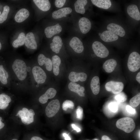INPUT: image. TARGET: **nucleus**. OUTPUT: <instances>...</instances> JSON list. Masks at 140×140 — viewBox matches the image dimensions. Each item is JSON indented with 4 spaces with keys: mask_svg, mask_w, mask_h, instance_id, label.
<instances>
[{
    "mask_svg": "<svg viewBox=\"0 0 140 140\" xmlns=\"http://www.w3.org/2000/svg\"><path fill=\"white\" fill-rule=\"evenodd\" d=\"M12 67L19 80H23L25 79L27 74V67L24 61L20 59H16L13 64Z\"/></svg>",
    "mask_w": 140,
    "mask_h": 140,
    "instance_id": "f257e3e1",
    "label": "nucleus"
},
{
    "mask_svg": "<svg viewBox=\"0 0 140 140\" xmlns=\"http://www.w3.org/2000/svg\"><path fill=\"white\" fill-rule=\"evenodd\" d=\"M116 125L118 128L127 133L132 132L135 126L133 119L129 117H124L118 120L116 122Z\"/></svg>",
    "mask_w": 140,
    "mask_h": 140,
    "instance_id": "f03ea898",
    "label": "nucleus"
},
{
    "mask_svg": "<svg viewBox=\"0 0 140 140\" xmlns=\"http://www.w3.org/2000/svg\"><path fill=\"white\" fill-rule=\"evenodd\" d=\"M34 115L35 113L33 109L29 110L25 107L22 110H19L17 115L20 118L22 123L26 125L30 124L33 122Z\"/></svg>",
    "mask_w": 140,
    "mask_h": 140,
    "instance_id": "7ed1b4c3",
    "label": "nucleus"
},
{
    "mask_svg": "<svg viewBox=\"0 0 140 140\" xmlns=\"http://www.w3.org/2000/svg\"><path fill=\"white\" fill-rule=\"evenodd\" d=\"M127 66L129 70L135 72L140 67V55L137 52H134L129 55L128 60Z\"/></svg>",
    "mask_w": 140,
    "mask_h": 140,
    "instance_id": "20e7f679",
    "label": "nucleus"
},
{
    "mask_svg": "<svg viewBox=\"0 0 140 140\" xmlns=\"http://www.w3.org/2000/svg\"><path fill=\"white\" fill-rule=\"evenodd\" d=\"M93 50L97 57L104 58L107 57L109 54V51L105 46L98 41L94 42L92 45Z\"/></svg>",
    "mask_w": 140,
    "mask_h": 140,
    "instance_id": "39448f33",
    "label": "nucleus"
},
{
    "mask_svg": "<svg viewBox=\"0 0 140 140\" xmlns=\"http://www.w3.org/2000/svg\"><path fill=\"white\" fill-rule=\"evenodd\" d=\"M60 103L58 99L53 100L50 102L46 107L45 113L48 117L54 116L58 111L60 108Z\"/></svg>",
    "mask_w": 140,
    "mask_h": 140,
    "instance_id": "423d86ee",
    "label": "nucleus"
},
{
    "mask_svg": "<svg viewBox=\"0 0 140 140\" xmlns=\"http://www.w3.org/2000/svg\"><path fill=\"white\" fill-rule=\"evenodd\" d=\"M105 87L107 91L116 94L122 91L124 85L121 82L110 81L106 83Z\"/></svg>",
    "mask_w": 140,
    "mask_h": 140,
    "instance_id": "0eeeda50",
    "label": "nucleus"
},
{
    "mask_svg": "<svg viewBox=\"0 0 140 140\" xmlns=\"http://www.w3.org/2000/svg\"><path fill=\"white\" fill-rule=\"evenodd\" d=\"M32 72L34 80L38 84H42L45 82L46 75L40 67L38 66H34L32 68Z\"/></svg>",
    "mask_w": 140,
    "mask_h": 140,
    "instance_id": "6e6552de",
    "label": "nucleus"
},
{
    "mask_svg": "<svg viewBox=\"0 0 140 140\" xmlns=\"http://www.w3.org/2000/svg\"><path fill=\"white\" fill-rule=\"evenodd\" d=\"M69 44L74 51L77 53H81L83 51L84 47L82 43L76 37L72 38L70 41Z\"/></svg>",
    "mask_w": 140,
    "mask_h": 140,
    "instance_id": "1a4fd4ad",
    "label": "nucleus"
},
{
    "mask_svg": "<svg viewBox=\"0 0 140 140\" xmlns=\"http://www.w3.org/2000/svg\"><path fill=\"white\" fill-rule=\"evenodd\" d=\"M62 30L61 26L58 23L54 25L47 27L45 29L44 32L46 37L50 38L54 35L60 33Z\"/></svg>",
    "mask_w": 140,
    "mask_h": 140,
    "instance_id": "9d476101",
    "label": "nucleus"
},
{
    "mask_svg": "<svg viewBox=\"0 0 140 140\" xmlns=\"http://www.w3.org/2000/svg\"><path fill=\"white\" fill-rule=\"evenodd\" d=\"M79 25L81 31L84 34L88 33L91 27L90 21L87 18L85 17L80 18L79 21Z\"/></svg>",
    "mask_w": 140,
    "mask_h": 140,
    "instance_id": "9b49d317",
    "label": "nucleus"
},
{
    "mask_svg": "<svg viewBox=\"0 0 140 140\" xmlns=\"http://www.w3.org/2000/svg\"><path fill=\"white\" fill-rule=\"evenodd\" d=\"M107 28L108 31L121 37H123L125 35V32L124 29L116 24L110 23L107 25Z\"/></svg>",
    "mask_w": 140,
    "mask_h": 140,
    "instance_id": "f8f14e48",
    "label": "nucleus"
},
{
    "mask_svg": "<svg viewBox=\"0 0 140 140\" xmlns=\"http://www.w3.org/2000/svg\"><path fill=\"white\" fill-rule=\"evenodd\" d=\"M25 46L28 48L36 50L37 48V45L34 36L32 32L27 33L25 36Z\"/></svg>",
    "mask_w": 140,
    "mask_h": 140,
    "instance_id": "ddd939ff",
    "label": "nucleus"
},
{
    "mask_svg": "<svg viewBox=\"0 0 140 140\" xmlns=\"http://www.w3.org/2000/svg\"><path fill=\"white\" fill-rule=\"evenodd\" d=\"M57 93L56 90L54 88H50L48 89L45 93L41 95L39 99V102L42 104L46 103L49 99L53 98Z\"/></svg>",
    "mask_w": 140,
    "mask_h": 140,
    "instance_id": "4468645a",
    "label": "nucleus"
},
{
    "mask_svg": "<svg viewBox=\"0 0 140 140\" xmlns=\"http://www.w3.org/2000/svg\"><path fill=\"white\" fill-rule=\"evenodd\" d=\"M68 78L69 80L72 82H75L79 81L82 82L86 80L87 75L83 72L77 73L72 72L70 73Z\"/></svg>",
    "mask_w": 140,
    "mask_h": 140,
    "instance_id": "2eb2a0df",
    "label": "nucleus"
},
{
    "mask_svg": "<svg viewBox=\"0 0 140 140\" xmlns=\"http://www.w3.org/2000/svg\"><path fill=\"white\" fill-rule=\"evenodd\" d=\"M52 41L53 42L50 44V48L53 52L58 53L63 44L62 40L59 36H56L53 37Z\"/></svg>",
    "mask_w": 140,
    "mask_h": 140,
    "instance_id": "dca6fc26",
    "label": "nucleus"
},
{
    "mask_svg": "<svg viewBox=\"0 0 140 140\" xmlns=\"http://www.w3.org/2000/svg\"><path fill=\"white\" fill-rule=\"evenodd\" d=\"M39 64L42 66L45 64L46 69L50 71L52 69V65L51 60L48 58H46L43 54H39L38 58Z\"/></svg>",
    "mask_w": 140,
    "mask_h": 140,
    "instance_id": "f3484780",
    "label": "nucleus"
},
{
    "mask_svg": "<svg viewBox=\"0 0 140 140\" xmlns=\"http://www.w3.org/2000/svg\"><path fill=\"white\" fill-rule=\"evenodd\" d=\"M72 11V9L69 7L63 8L54 11L52 13V17L55 19L66 17L67 15L70 14Z\"/></svg>",
    "mask_w": 140,
    "mask_h": 140,
    "instance_id": "a211bd4d",
    "label": "nucleus"
},
{
    "mask_svg": "<svg viewBox=\"0 0 140 140\" xmlns=\"http://www.w3.org/2000/svg\"><path fill=\"white\" fill-rule=\"evenodd\" d=\"M127 12L128 15L132 18L136 20H140V13L136 5H129L127 8Z\"/></svg>",
    "mask_w": 140,
    "mask_h": 140,
    "instance_id": "6ab92c4d",
    "label": "nucleus"
},
{
    "mask_svg": "<svg viewBox=\"0 0 140 140\" xmlns=\"http://www.w3.org/2000/svg\"><path fill=\"white\" fill-rule=\"evenodd\" d=\"M100 36L103 41L107 42L116 41L118 38V35L108 30L103 32Z\"/></svg>",
    "mask_w": 140,
    "mask_h": 140,
    "instance_id": "aec40b11",
    "label": "nucleus"
},
{
    "mask_svg": "<svg viewBox=\"0 0 140 140\" xmlns=\"http://www.w3.org/2000/svg\"><path fill=\"white\" fill-rule=\"evenodd\" d=\"M69 90L71 91L74 92L82 97L85 96V94L83 92L85 90L84 87L81 86L79 84L75 82H70L68 85Z\"/></svg>",
    "mask_w": 140,
    "mask_h": 140,
    "instance_id": "412c9836",
    "label": "nucleus"
},
{
    "mask_svg": "<svg viewBox=\"0 0 140 140\" xmlns=\"http://www.w3.org/2000/svg\"><path fill=\"white\" fill-rule=\"evenodd\" d=\"M30 13L27 9L23 8L16 13L15 17V20L18 23H21L26 20L29 16Z\"/></svg>",
    "mask_w": 140,
    "mask_h": 140,
    "instance_id": "4be33fe9",
    "label": "nucleus"
},
{
    "mask_svg": "<svg viewBox=\"0 0 140 140\" xmlns=\"http://www.w3.org/2000/svg\"><path fill=\"white\" fill-rule=\"evenodd\" d=\"M33 1L38 7L43 11H48L50 8L51 4L48 0H33Z\"/></svg>",
    "mask_w": 140,
    "mask_h": 140,
    "instance_id": "5701e85b",
    "label": "nucleus"
},
{
    "mask_svg": "<svg viewBox=\"0 0 140 140\" xmlns=\"http://www.w3.org/2000/svg\"><path fill=\"white\" fill-rule=\"evenodd\" d=\"M117 65V62L115 60L110 59L107 60L104 62L103 67L106 72L110 73L114 71Z\"/></svg>",
    "mask_w": 140,
    "mask_h": 140,
    "instance_id": "b1692460",
    "label": "nucleus"
},
{
    "mask_svg": "<svg viewBox=\"0 0 140 140\" xmlns=\"http://www.w3.org/2000/svg\"><path fill=\"white\" fill-rule=\"evenodd\" d=\"M90 87L93 93L95 95L99 93L100 90V83L99 78L97 76L94 77L90 82Z\"/></svg>",
    "mask_w": 140,
    "mask_h": 140,
    "instance_id": "393cba45",
    "label": "nucleus"
},
{
    "mask_svg": "<svg viewBox=\"0 0 140 140\" xmlns=\"http://www.w3.org/2000/svg\"><path fill=\"white\" fill-rule=\"evenodd\" d=\"M11 101V99L9 95L4 93L0 94V109H6Z\"/></svg>",
    "mask_w": 140,
    "mask_h": 140,
    "instance_id": "a878e982",
    "label": "nucleus"
},
{
    "mask_svg": "<svg viewBox=\"0 0 140 140\" xmlns=\"http://www.w3.org/2000/svg\"><path fill=\"white\" fill-rule=\"evenodd\" d=\"M92 3L98 8L107 9L110 7L111 3L110 0H91Z\"/></svg>",
    "mask_w": 140,
    "mask_h": 140,
    "instance_id": "bb28decb",
    "label": "nucleus"
},
{
    "mask_svg": "<svg viewBox=\"0 0 140 140\" xmlns=\"http://www.w3.org/2000/svg\"><path fill=\"white\" fill-rule=\"evenodd\" d=\"M52 62L53 73L55 75L57 76L59 72V66L61 62V59L58 56L55 55L52 57Z\"/></svg>",
    "mask_w": 140,
    "mask_h": 140,
    "instance_id": "cd10ccee",
    "label": "nucleus"
},
{
    "mask_svg": "<svg viewBox=\"0 0 140 140\" xmlns=\"http://www.w3.org/2000/svg\"><path fill=\"white\" fill-rule=\"evenodd\" d=\"M87 1L86 0H78L74 3V6L76 12L81 14L85 12V6L87 4Z\"/></svg>",
    "mask_w": 140,
    "mask_h": 140,
    "instance_id": "c85d7f7f",
    "label": "nucleus"
},
{
    "mask_svg": "<svg viewBox=\"0 0 140 140\" xmlns=\"http://www.w3.org/2000/svg\"><path fill=\"white\" fill-rule=\"evenodd\" d=\"M25 36L23 32H21L19 34L17 38L12 43L13 46L17 48L19 46L23 45L25 43Z\"/></svg>",
    "mask_w": 140,
    "mask_h": 140,
    "instance_id": "c756f323",
    "label": "nucleus"
},
{
    "mask_svg": "<svg viewBox=\"0 0 140 140\" xmlns=\"http://www.w3.org/2000/svg\"><path fill=\"white\" fill-rule=\"evenodd\" d=\"M9 74L2 65H0V81L3 84L7 83Z\"/></svg>",
    "mask_w": 140,
    "mask_h": 140,
    "instance_id": "7c9ffc66",
    "label": "nucleus"
},
{
    "mask_svg": "<svg viewBox=\"0 0 140 140\" xmlns=\"http://www.w3.org/2000/svg\"><path fill=\"white\" fill-rule=\"evenodd\" d=\"M130 104L134 108L138 106L140 103V93H139L132 97L130 100Z\"/></svg>",
    "mask_w": 140,
    "mask_h": 140,
    "instance_id": "2f4dec72",
    "label": "nucleus"
},
{
    "mask_svg": "<svg viewBox=\"0 0 140 140\" xmlns=\"http://www.w3.org/2000/svg\"><path fill=\"white\" fill-rule=\"evenodd\" d=\"M9 7L7 5L5 6L2 14L0 15V23H3L7 19L9 12Z\"/></svg>",
    "mask_w": 140,
    "mask_h": 140,
    "instance_id": "473e14b6",
    "label": "nucleus"
},
{
    "mask_svg": "<svg viewBox=\"0 0 140 140\" xmlns=\"http://www.w3.org/2000/svg\"><path fill=\"white\" fill-rule=\"evenodd\" d=\"M114 98L117 101L122 102H124L126 100L127 96L124 92H121L116 94Z\"/></svg>",
    "mask_w": 140,
    "mask_h": 140,
    "instance_id": "72a5a7b5",
    "label": "nucleus"
},
{
    "mask_svg": "<svg viewBox=\"0 0 140 140\" xmlns=\"http://www.w3.org/2000/svg\"><path fill=\"white\" fill-rule=\"evenodd\" d=\"M74 107L73 102L72 101L68 100L65 101L62 104V109L65 111L67 110L68 108L73 109Z\"/></svg>",
    "mask_w": 140,
    "mask_h": 140,
    "instance_id": "f704fd0d",
    "label": "nucleus"
},
{
    "mask_svg": "<svg viewBox=\"0 0 140 140\" xmlns=\"http://www.w3.org/2000/svg\"><path fill=\"white\" fill-rule=\"evenodd\" d=\"M109 109L113 113L116 112L118 110V106L117 104L115 102H111L108 105Z\"/></svg>",
    "mask_w": 140,
    "mask_h": 140,
    "instance_id": "c9c22d12",
    "label": "nucleus"
},
{
    "mask_svg": "<svg viewBox=\"0 0 140 140\" xmlns=\"http://www.w3.org/2000/svg\"><path fill=\"white\" fill-rule=\"evenodd\" d=\"M76 117L78 119L81 120L83 116V109L81 107L78 106L76 110Z\"/></svg>",
    "mask_w": 140,
    "mask_h": 140,
    "instance_id": "e433bc0d",
    "label": "nucleus"
},
{
    "mask_svg": "<svg viewBox=\"0 0 140 140\" xmlns=\"http://www.w3.org/2000/svg\"><path fill=\"white\" fill-rule=\"evenodd\" d=\"M66 1V0H56L55 2V5L57 7L61 8L64 6Z\"/></svg>",
    "mask_w": 140,
    "mask_h": 140,
    "instance_id": "4c0bfd02",
    "label": "nucleus"
},
{
    "mask_svg": "<svg viewBox=\"0 0 140 140\" xmlns=\"http://www.w3.org/2000/svg\"><path fill=\"white\" fill-rule=\"evenodd\" d=\"M126 109L129 113L131 114H135L136 112L135 109L129 105L127 106Z\"/></svg>",
    "mask_w": 140,
    "mask_h": 140,
    "instance_id": "58836bf2",
    "label": "nucleus"
},
{
    "mask_svg": "<svg viewBox=\"0 0 140 140\" xmlns=\"http://www.w3.org/2000/svg\"><path fill=\"white\" fill-rule=\"evenodd\" d=\"M71 125L73 129L75 130L77 132H79L81 131L80 129L76 126L75 124H72Z\"/></svg>",
    "mask_w": 140,
    "mask_h": 140,
    "instance_id": "ea45409f",
    "label": "nucleus"
},
{
    "mask_svg": "<svg viewBox=\"0 0 140 140\" xmlns=\"http://www.w3.org/2000/svg\"><path fill=\"white\" fill-rule=\"evenodd\" d=\"M62 135L65 137V140H71V138L68 135L65 133H63Z\"/></svg>",
    "mask_w": 140,
    "mask_h": 140,
    "instance_id": "a19ab883",
    "label": "nucleus"
},
{
    "mask_svg": "<svg viewBox=\"0 0 140 140\" xmlns=\"http://www.w3.org/2000/svg\"><path fill=\"white\" fill-rule=\"evenodd\" d=\"M136 79L137 81L140 83V72H139L137 74L136 77Z\"/></svg>",
    "mask_w": 140,
    "mask_h": 140,
    "instance_id": "79ce46f5",
    "label": "nucleus"
},
{
    "mask_svg": "<svg viewBox=\"0 0 140 140\" xmlns=\"http://www.w3.org/2000/svg\"><path fill=\"white\" fill-rule=\"evenodd\" d=\"M31 140H43L42 138L39 137L34 136L32 137Z\"/></svg>",
    "mask_w": 140,
    "mask_h": 140,
    "instance_id": "37998d69",
    "label": "nucleus"
},
{
    "mask_svg": "<svg viewBox=\"0 0 140 140\" xmlns=\"http://www.w3.org/2000/svg\"><path fill=\"white\" fill-rule=\"evenodd\" d=\"M101 140H111L107 136L104 135L102 136L101 138Z\"/></svg>",
    "mask_w": 140,
    "mask_h": 140,
    "instance_id": "c03bdc74",
    "label": "nucleus"
},
{
    "mask_svg": "<svg viewBox=\"0 0 140 140\" xmlns=\"http://www.w3.org/2000/svg\"><path fill=\"white\" fill-rule=\"evenodd\" d=\"M2 119V118L0 116V130L3 128L5 125L1 121Z\"/></svg>",
    "mask_w": 140,
    "mask_h": 140,
    "instance_id": "a18cd8bd",
    "label": "nucleus"
},
{
    "mask_svg": "<svg viewBox=\"0 0 140 140\" xmlns=\"http://www.w3.org/2000/svg\"><path fill=\"white\" fill-rule=\"evenodd\" d=\"M2 47V45L1 43L0 42V50H1Z\"/></svg>",
    "mask_w": 140,
    "mask_h": 140,
    "instance_id": "49530a36",
    "label": "nucleus"
},
{
    "mask_svg": "<svg viewBox=\"0 0 140 140\" xmlns=\"http://www.w3.org/2000/svg\"><path fill=\"white\" fill-rule=\"evenodd\" d=\"M11 140H18L16 139H13Z\"/></svg>",
    "mask_w": 140,
    "mask_h": 140,
    "instance_id": "de8ad7c7",
    "label": "nucleus"
},
{
    "mask_svg": "<svg viewBox=\"0 0 140 140\" xmlns=\"http://www.w3.org/2000/svg\"><path fill=\"white\" fill-rule=\"evenodd\" d=\"M93 140H98L97 138H95L94 139H93Z\"/></svg>",
    "mask_w": 140,
    "mask_h": 140,
    "instance_id": "09e8293b",
    "label": "nucleus"
},
{
    "mask_svg": "<svg viewBox=\"0 0 140 140\" xmlns=\"http://www.w3.org/2000/svg\"><path fill=\"white\" fill-rule=\"evenodd\" d=\"M139 138H140V131H139Z\"/></svg>",
    "mask_w": 140,
    "mask_h": 140,
    "instance_id": "8fccbe9b",
    "label": "nucleus"
},
{
    "mask_svg": "<svg viewBox=\"0 0 140 140\" xmlns=\"http://www.w3.org/2000/svg\"><path fill=\"white\" fill-rule=\"evenodd\" d=\"M101 33H99V35L100 36H101Z\"/></svg>",
    "mask_w": 140,
    "mask_h": 140,
    "instance_id": "3c124183",
    "label": "nucleus"
},
{
    "mask_svg": "<svg viewBox=\"0 0 140 140\" xmlns=\"http://www.w3.org/2000/svg\"><path fill=\"white\" fill-rule=\"evenodd\" d=\"M1 12L0 11V15L1 14Z\"/></svg>",
    "mask_w": 140,
    "mask_h": 140,
    "instance_id": "603ef678",
    "label": "nucleus"
}]
</instances>
